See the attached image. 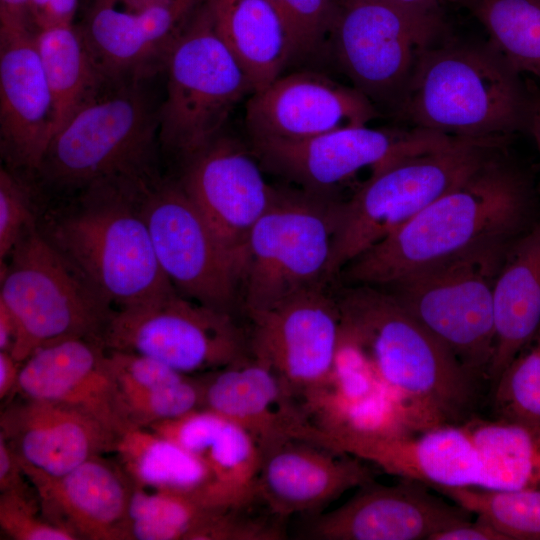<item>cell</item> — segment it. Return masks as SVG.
<instances>
[{
    "mask_svg": "<svg viewBox=\"0 0 540 540\" xmlns=\"http://www.w3.org/2000/svg\"><path fill=\"white\" fill-rule=\"evenodd\" d=\"M539 213L531 177L499 148L464 180L352 259L337 282L385 287L476 248L511 242Z\"/></svg>",
    "mask_w": 540,
    "mask_h": 540,
    "instance_id": "6da1fadb",
    "label": "cell"
},
{
    "mask_svg": "<svg viewBox=\"0 0 540 540\" xmlns=\"http://www.w3.org/2000/svg\"><path fill=\"white\" fill-rule=\"evenodd\" d=\"M341 333L362 351L411 428L463 424L479 403L480 382L387 291L336 284Z\"/></svg>",
    "mask_w": 540,
    "mask_h": 540,
    "instance_id": "7a4b0ae2",
    "label": "cell"
},
{
    "mask_svg": "<svg viewBox=\"0 0 540 540\" xmlns=\"http://www.w3.org/2000/svg\"><path fill=\"white\" fill-rule=\"evenodd\" d=\"M528 87L491 45H430L420 54L396 114L420 130L505 141L525 130Z\"/></svg>",
    "mask_w": 540,
    "mask_h": 540,
    "instance_id": "3957f363",
    "label": "cell"
},
{
    "mask_svg": "<svg viewBox=\"0 0 540 540\" xmlns=\"http://www.w3.org/2000/svg\"><path fill=\"white\" fill-rule=\"evenodd\" d=\"M149 180L89 187L76 208L54 220L48 239L111 307L177 292L161 269L140 209Z\"/></svg>",
    "mask_w": 540,
    "mask_h": 540,
    "instance_id": "277c9868",
    "label": "cell"
},
{
    "mask_svg": "<svg viewBox=\"0 0 540 540\" xmlns=\"http://www.w3.org/2000/svg\"><path fill=\"white\" fill-rule=\"evenodd\" d=\"M144 81L107 82L56 132L37 171L51 184L84 190L153 178L159 107Z\"/></svg>",
    "mask_w": 540,
    "mask_h": 540,
    "instance_id": "5b68a950",
    "label": "cell"
},
{
    "mask_svg": "<svg viewBox=\"0 0 540 540\" xmlns=\"http://www.w3.org/2000/svg\"><path fill=\"white\" fill-rule=\"evenodd\" d=\"M504 141L453 137L436 148L395 159L372 171L337 206L331 273L404 225L464 180Z\"/></svg>",
    "mask_w": 540,
    "mask_h": 540,
    "instance_id": "8992f818",
    "label": "cell"
},
{
    "mask_svg": "<svg viewBox=\"0 0 540 540\" xmlns=\"http://www.w3.org/2000/svg\"><path fill=\"white\" fill-rule=\"evenodd\" d=\"M158 141L183 165L223 134L236 105L254 93L201 3L165 59Z\"/></svg>",
    "mask_w": 540,
    "mask_h": 540,
    "instance_id": "52a82bcc",
    "label": "cell"
},
{
    "mask_svg": "<svg viewBox=\"0 0 540 540\" xmlns=\"http://www.w3.org/2000/svg\"><path fill=\"white\" fill-rule=\"evenodd\" d=\"M513 241L476 248L378 288L391 294L467 370L488 381L495 348V284Z\"/></svg>",
    "mask_w": 540,
    "mask_h": 540,
    "instance_id": "ba28073f",
    "label": "cell"
},
{
    "mask_svg": "<svg viewBox=\"0 0 540 540\" xmlns=\"http://www.w3.org/2000/svg\"><path fill=\"white\" fill-rule=\"evenodd\" d=\"M339 201L277 189L248 239L240 281L242 313L336 283L331 256Z\"/></svg>",
    "mask_w": 540,
    "mask_h": 540,
    "instance_id": "9c48e42d",
    "label": "cell"
},
{
    "mask_svg": "<svg viewBox=\"0 0 540 540\" xmlns=\"http://www.w3.org/2000/svg\"><path fill=\"white\" fill-rule=\"evenodd\" d=\"M9 257L1 262L0 300L16 322L10 353L17 361L55 341L101 340L113 309L46 235L31 228Z\"/></svg>",
    "mask_w": 540,
    "mask_h": 540,
    "instance_id": "30bf717a",
    "label": "cell"
},
{
    "mask_svg": "<svg viewBox=\"0 0 540 540\" xmlns=\"http://www.w3.org/2000/svg\"><path fill=\"white\" fill-rule=\"evenodd\" d=\"M442 27L441 17L393 0H339L329 42L352 86L396 113L420 54Z\"/></svg>",
    "mask_w": 540,
    "mask_h": 540,
    "instance_id": "8fae6325",
    "label": "cell"
},
{
    "mask_svg": "<svg viewBox=\"0 0 540 540\" xmlns=\"http://www.w3.org/2000/svg\"><path fill=\"white\" fill-rule=\"evenodd\" d=\"M101 341L107 350L150 356L187 374L209 373L250 355L236 315L177 292L113 310Z\"/></svg>",
    "mask_w": 540,
    "mask_h": 540,
    "instance_id": "7c38bea8",
    "label": "cell"
},
{
    "mask_svg": "<svg viewBox=\"0 0 540 540\" xmlns=\"http://www.w3.org/2000/svg\"><path fill=\"white\" fill-rule=\"evenodd\" d=\"M139 203L159 265L177 293L234 315L241 311L239 274L180 182L150 180Z\"/></svg>",
    "mask_w": 540,
    "mask_h": 540,
    "instance_id": "4fadbf2b",
    "label": "cell"
},
{
    "mask_svg": "<svg viewBox=\"0 0 540 540\" xmlns=\"http://www.w3.org/2000/svg\"><path fill=\"white\" fill-rule=\"evenodd\" d=\"M450 136L413 128L411 131L347 126L302 140H251L263 170L324 198L371 167L372 171L403 156L443 145Z\"/></svg>",
    "mask_w": 540,
    "mask_h": 540,
    "instance_id": "5bb4252c",
    "label": "cell"
},
{
    "mask_svg": "<svg viewBox=\"0 0 540 540\" xmlns=\"http://www.w3.org/2000/svg\"><path fill=\"white\" fill-rule=\"evenodd\" d=\"M334 286L243 313L250 355L272 369L300 404L328 381L334 364L341 329Z\"/></svg>",
    "mask_w": 540,
    "mask_h": 540,
    "instance_id": "9a60e30c",
    "label": "cell"
},
{
    "mask_svg": "<svg viewBox=\"0 0 540 540\" xmlns=\"http://www.w3.org/2000/svg\"><path fill=\"white\" fill-rule=\"evenodd\" d=\"M180 184L233 262L241 281L250 233L277 189L238 140L219 136L183 165Z\"/></svg>",
    "mask_w": 540,
    "mask_h": 540,
    "instance_id": "2e32d148",
    "label": "cell"
},
{
    "mask_svg": "<svg viewBox=\"0 0 540 540\" xmlns=\"http://www.w3.org/2000/svg\"><path fill=\"white\" fill-rule=\"evenodd\" d=\"M430 489L410 479L395 485L370 481L343 505L315 516L303 535L317 540H430L471 519L469 511Z\"/></svg>",
    "mask_w": 540,
    "mask_h": 540,
    "instance_id": "e0dca14e",
    "label": "cell"
},
{
    "mask_svg": "<svg viewBox=\"0 0 540 540\" xmlns=\"http://www.w3.org/2000/svg\"><path fill=\"white\" fill-rule=\"evenodd\" d=\"M14 394L80 410L118 437L134 427L99 339L68 338L37 348L22 362Z\"/></svg>",
    "mask_w": 540,
    "mask_h": 540,
    "instance_id": "ac0fdd59",
    "label": "cell"
},
{
    "mask_svg": "<svg viewBox=\"0 0 540 540\" xmlns=\"http://www.w3.org/2000/svg\"><path fill=\"white\" fill-rule=\"evenodd\" d=\"M201 0H162L140 9H120L96 0L79 31L108 82L146 80L163 70L167 54Z\"/></svg>",
    "mask_w": 540,
    "mask_h": 540,
    "instance_id": "d6986e66",
    "label": "cell"
},
{
    "mask_svg": "<svg viewBox=\"0 0 540 540\" xmlns=\"http://www.w3.org/2000/svg\"><path fill=\"white\" fill-rule=\"evenodd\" d=\"M376 106L353 86L312 71L282 75L249 97L250 140H302L347 126L367 125Z\"/></svg>",
    "mask_w": 540,
    "mask_h": 540,
    "instance_id": "ffe728a7",
    "label": "cell"
},
{
    "mask_svg": "<svg viewBox=\"0 0 540 540\" xmlns=\"http://www.w3.org/2000/svg\"><path fill=\"white\" fill-rule=\"evenodd\" d=\"M315 443L432 489L480 482V456L467 422L385 435L317 433Z\"/></svg>",
    "mask_w": 540,
    "mask_h": 540,
    "instance_id": "44dd1931",
    "label": "cell"
},
{
    "mask_svg": "<svg viewBox=\"0 0 540 540\" xmlns=\"http://www.w3.org/2000/svg\"><path fill=\"white\" fill-rule=\"evenodd\" d=\"M55 130L54 101L29 28H0V139L11 167L37 171Z\"/></svg>",
    "mask_w": 540,
    "mask_h": 540,
    "instance_id": "7402d4cb",
    "label": "cell"
},
{
    "mask_svg": "<svg viewBox=\"0 0 540 540\" xmlns=\"http://www.w3.org/2000/svg\"><path fill=\"white\" fill-rule=\"evenodd\" d=\"M22 467L49 522L77 540H129L134 484L120 463L96 456L60 476Z\"/></svg>",
    "mask_w": 540,
    "mask_h": 540,
    "instance_id": "603a6c76",
    "label": "cell"
},
{
    "mask_svg": "<svg viewBox=\"0 0 540 540\" xmlns=\"http://www.w3.org/2000/svg\"><path fill=\"white\" fill-rule=\"evenodd\" d=\"M258 499L285 519L316 512L351 488L373 481L365 461L330 448L287 438L261 449Z\"/></svg>",
    "mask_w": 540,
    "mask_h": 540,
    "instance_id": "cb8c5ba5",
    "label": "cell"
},
{
    "mask_svg": "<svg viewBox=\"0 0 540 540\" xmlns=\"http://www.w3.org/2000/svg\"><path fill=\"white\" fill-rule=\"evenodd\" d=\"M0 435L23 465L52 476L115 451L119 439L80 410L21 396L2 410Z\"/></svg>",
    "mask_w": 540,
    "mask_h": 540,
    "instance_id": "d4e9b609",
    "label": "cell"
},
{
    "mask_svg": "<svg viewBox=\"0 0 540 540\" xmlns=\"http://www.w3.org/2000/svg\"><path fill=\"white\" fill-rule=\"evenodd\" d=\"M204 375L202 408L243 427L260 450L287 438L305 439L311 423L301 404L253 356Z\"/></svg>",
    "mask_w": 540,
    "mask_h": 540,
    "instance_id": "484cf974",
    "label": "cell"
},
{
    "mask_svg": "<svg viewBox=\"0 0 540 540\" xmlns=\"http://www.w3.org/2000/svg\"><path fill=\"white\" fill-rule=\"evenodd\" d=\"M494 316L491 387L540 325V213L506 251L495 284Z\"/></svg>",
    "mask_w": 540,
    "mask_h": 540,
    "instance_id": "4316f807",
    "label": "cell"
},
{
    "mask_svg": "<svg viewBox=\"0 0 540 540\" xmlns=\"http://www.w3.org/2000/svg\"><path fill=\"white\" fill-rule=\"evenodd\" d=\"M203 4L254 92L282 76L292 62L291 42L267 0H205Z\"/></svg>",
    "mask_w": 540,
    "mask_h": 540,
    "instance_id": "83f0119b",
    "label": "cell"
},
{
    "mask_svg": "<svg viewBox=\"0 0 540 540\" xmlns=\"http://www.w3.org/2000/svg\"><path fill=\"white\" fill-rule=\"evenodd\" d=\"M481 474L478 487L540 489V425L504 420L467 421Z\"/></svg>",
    "mask_w": 540,
    "mask_h": 540,
    "instance_id": "f1b7e54d",
    "label": "cell"
},
{
    "mask_svg": "<svg viewBox=\"0 0 540 540\" xmlns=\"http://www.w3.org/2000/svg\"><path fill=\"white\" fill-rule=\"evenodd\" d=\"M114 452L134 486L199 493L211 480L202 458L146 427L126 431L119 437Z\"/></svg>",
    "mask_w": 540,
    "mask_h": 540,
    "instance_id": "f546056e",
    "label": "cell"
},
{
    "mask_svg": "<svg viewBox=\"0 0 540 540\" xmlns=\"http://www.w3.org/2000/svg\"><path fill=\"white\" fill-rule=\"evenodd\" d=\"M35 38L54 101L55 135L108 81L95 65L79 28L72 23L40 29Z\"/></svg>",
    "mask_w": 540,
    "mask_h": 540,
    "instance_id": "4dcf8cb0",
    "label": "cell"
},
{
    "mask_svg": "<svg viewBox=\"0 0 540 540\" xmlns=\"http://www.w3.org/2000/svg\"><path fill=\"white\" fill-rule=\"evenodd\" d=\"M224 508L207 506L194 493L134 486L128 509L129 540H203Z\"/></svg>",
    "mask_w": 540,
    "mask_h": 540,
    "instance_id": "1f68e13d",
    "label": "cell"
},
{
    "mask_svg": "<svg viewBox=\"0 0 540 540\" xmlns=\"http://www.w3.org/2000/svg\"><path fill=\"white\" fill-rule=\"evenodd\" d=\"M484 26L490 44L520 74L540 81V0H457Z\"/></svg>",
    "mask_w": 540,
    "mask_h": 540,
    "instance_id": "d6a6232c",
    "label": "cell"
},
{
    "mask_svg": "<svg viewBox=\"0 0 540 540\" xmlns=\"http://www.w3.org/2000/svg\"><path fill=\"white\" fill-rule=\"evenodd\" d=\"M507 540H540V489L433 488Z\"/></svg>",
    "mask_w": 540,
    "mask_h": 540,
    "instance_id": "836d02e7",
    "label": "cell"
},
{
    "mask_svg": "<svg viewBox=\"0 0 540 540\" xmlns=\"http://www.w3.org/2000/svg\"><path fill=\"white\" fill-rule=\"evenodd\" d=\"M491 392L495 419L540 425V325Z\"/></svg>",
    "mask_w": 540,
    "mask_h": 540,
    "instance_id": "e575fe53",
    "label": "cell"
},
{
    "mask_svg": "<svg viewBox=\"0 0 540 540\" xmlns=\"http://www.w3.org/2000/svg\"><path fill=\"white\" fill-rule=\"evenodd\" d=\"M281 18L292 49V62L317 54L329 42L339 0H267Z\"/></svg>",
    "mask_w": 540,
    "mask_h": 540,
    "instance_id": "d590c367",
    "label": "cell"
},
{
    "mask_svg": "<svg viewBox=\"0 0 540 540\" xmlns=\"http://www.w3.org/2000/svg\"><path fill=\"white\" fill-rule=\"evenodd\" d=\"M124 399L133 426L147 427L202 408V378L188 375L169 385L125 394Z\"/></svg>",
    "mask_w": 540,
    "mask_h": 540,
    "instance_id": "8d00e7d4",
    "label": "cell"
},
{
    "mask_svg": "<svg viewBox=\"0 0 540 540\" xmlns=\"http://www.w3.org/2000/svg\"><path fill=\"white\" fill-rule=\"evenodd\" d=\"M0 527L14 540H77L44 517L38 497L31 490L0 494Z\"/></svg>",
    "mask_w": 540,
    "mask_h": 540,
    "instance_id": "74e56055",
    "label": "cell"
},
{
    "mask_svg": "<svg viewBox=\"0 0 540 540\" xmlns=\"http://www.w3.org/2000/svg\"><path fill=\"white\" fill-rule=\"evenodd\" d=\"M35 227L27 188L12 172L0 170V260L5 261L24 234Z\"/></svg>",
    "mask_w": 540,
    "mask_h": 540,
    "instance_id": "f35d334b",
    "label": "cell"
},
{
    "mask_svg": "<svg viewBox=\"0 0 540 540\" xmlns=\"http://www.w3.org/2000/svg\"><path fill=\"white\" fill-rule=\"evenodd\" d=\"M106 351L123 396L169 385L188 376L150 356L128 351Z\"/></svg>",
    "mask_w": 540,
    "mask_h": 540,
    "instance_id": "ab89813d",
    "label": "cell"
},
{
    "mask_svg": "<svg viewBox=\"0 0 540 540\" xmlns=\"http://www.w3.org/2000/svg\"><path fill=\"white\" fill-rule=\"evenodd\" d=\"M226 420L211 410L200 408L146 428L201 458Z\"/></svg>",
    "mask_w": 540,
    "mask_h": 540,
    "instance_id": "60d3db41",
    "label": "cell"
},
{
    "mask_svg": "<svg viewBox=\"0 0 540 540\" xmlns=\"http://www.w3.org/2000/svg\"><path fill=\"white\" fill-rule=\"evenodd\" d=\"M79 0H31L29 19L32 29H40L71 24L77 11Z\"/></svg>",
    "mask_w": 540,
    "mask_h": 540,
    "instance_id": "b9f144b4",
    "label": "cell"
},
{
    "mask_svg": "<svg viewBox=\"0 0 540 540\" xmlns=\"http://www.w3.org/2000/svg\"><path fill=\"white\" fill-rule=\"evenodd\" d=\"M26 480L28 478L18 456L0 435V492L30 491Z\"/></svg>",
    "mask_w": 540,
    "mask_h": 540,
    "instance_id": "7bdbcfd3",
    "label": "cell"
},
{
    "mask_svg": "<svg viewBox=\"0 0 540 540\" xmlns=\"http://www.w3.org/2000/svg\"><path fill=\"white\" fill-rule=\"evenodd\" d=\"M430 540H507L506 537L485 521L465 520L434 534Z\"/></svg>",
    "mask_w": 540,
    "mask_h": 540,
    "instance_id": "ee69618b",
    "label": "cell"
},
{
    "mask_svg": "<svg viewBox=\"0 0 540 540\" xmlns=\"http://www.w3.org/2000/svg\"><path fill=\"white\" fill-rule=\"evenodd\" d=\"M31 0H0V28H29ZM34 31V30H33Z\"/></svg>",
    "mask_w": 540,
    "mask_h": 540,
    "instance_id": "f6af8a7d",
    "label": "cell"
},
{
    "mask_svg": "<svg viewBox=\"0 0 540 540\" xmlns=\"http://www.w3.org/2000/svg\"><path fill=\"white\" fill-rule=\"evenodd\" d=\"M22 362L17 361L10 352L0 351V399L14 394Z\"/></svg>",
    "mask_w": 540,
    "mask_h": 540,
    "instance_id": "bcb514c9",
    "label": "cell"
},
{
    "mask_svg": "<svg viewBox=\"0 0 540 540\" xmlns=\"http://www.w3.org/2000/svg\"><path fill=\"white\" fill-rule=\"evenodd\" d=\"M527 87L529 99L525 130L533 137L540 159V87L535 85H529Z\"/></svg>",
    "mask_w": 540,
    "mask_h": 540,
    "instance_id": "7dc6e473",
    "label": "cell"
},
{
    "mask_svg": "<svg viewBox=\"0 0 540 540\" xmlns=\"http://www.w3.org/2000/svg\"><path fill=\"white\" fill-rule=\"evenodd\" d=\"M16 335L15 319L9 308L0 300V351L10 352L15 343Z\"/></svg>",
    "mask_w": 540,
    "mask_h": 540,
    "instance_id": "c3c4849f",
    "label": "cell"
},
{
    "mask_svg": "<svg viewBox=\"0 0 540 540\" xmlns=\"http://www.w3.org/2000/svg\"><path fill=\"white\" fill-rule=\"evenodd\" d=\"M400 5L427 15L441 17L442 0H393Z\"/></svg>",
    "mask_w": 540,
    "mask_h": 540,
    "instance_id": "681fc988",
    "label": "cell"
},
{
    "mask_svg": "<svg viewBox=\"0 0 540 540\" xmlns=\"http://www.w3.org/2000/svg\"><path fill=\"white\" fill-rule=\"evenodd\" d=\"M117 4H121L126 9H140L145 6L154 4L162 0H114Z\"/></svg>",
    "mask_w": 540,
    "mask_h": 540,
    "instance_id": "f907efd6",
    "label": "cell"
}]
</instances>
